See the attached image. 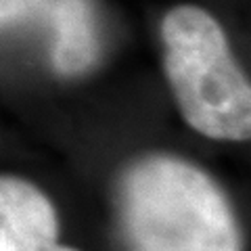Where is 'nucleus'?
Returning <instances> with one entry per match:
<instances>
[{"instance_id":"5","label":"nucleus","mask_w":251,"mask_h":251,"mask_svg":"<svg viewBox=\"0 0 251 251\" xmlns=\"http://www.w3.org/2000/svg\"><path fill=\"white\" fill-rule=\"evenodd\" d=\"M54 0H0V25H11L50 13Z\"/></svg>"},{"instance_id":"1","label":"nucleus","mask_w":251,"mask_h":251,"mask_svg":"<svg viewBox=\"0 0 251 251\" xmlns=\"http://www.w3.org/2000/svg\"><path fill=\"white\" fill-rule=\"evenodd\" d=\"M124 228L138 251H243L228 195L197 163L149 153L122 174Z\"/></svg>"},{"instance_id":"4","label":"nucleus","mask_w":251,"mask_h":251,"mask_svg":"<svg viewBox=\"0 0 251 251\" xmlns=\"http://www.w3.org/2000/svg\"><path fill=\"white\" fill-rule=\"evenodd\" d=\"M50 15L54 23L50 57L57 74L65 77L86 74L99 54L90 0H54Z\"/></svg>"},{"instance_id":"2","label":"nucleus","mask_w":251,"mask_h":251,"mask_svg":"<svg viewBox=\"0 0 251 251\" xmlns=\"http://www.w3.org/2000/svg\"><path fill=\"white\" fill-rule=\"evenodd\" d=\"M163 74L182 120L218 143L251 136V84L220 21L197 4H178L161 19Z\"/></svg>"},{"instance_id":"3","label":"nucleus","mask_w":251,"mask_h":251,"mask_svg":"<svg viewBox=\"0 0 251 251\" xmlns=\"http://www.w3.org/2000/svg\"><path fill=\"white\" fill-rule=\"evenodd\" d=\"M59 237V211L49 195L27 178L0 174V251H80Z\"/></svg>"}]
</instances>
